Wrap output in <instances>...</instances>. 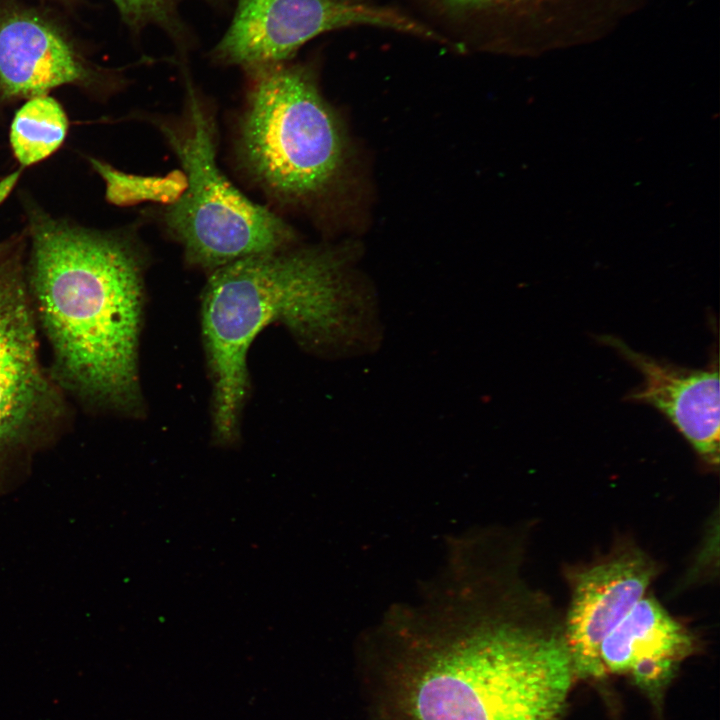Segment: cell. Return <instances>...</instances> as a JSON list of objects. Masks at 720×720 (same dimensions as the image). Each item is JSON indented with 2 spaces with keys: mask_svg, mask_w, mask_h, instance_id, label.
<instances>
[{
  "mask_svg": "<svg viewBox=\"0 0 720 720\" xmlns=\"http://www.w3.org/2000/svg\"><path fill=\"white\" fill-rule=\"evenodd\" d=\"M25 243L0 262V462L48 444L71 418L66 395L40 359Z\"/></svg>",
  "mask_w": 720,
  "mask_h": 720,
  "instance_id": "8992f818",
  "label": "cell"
},
{
  "mask_svg": "<svg viewBox=\"0 0 720 720\" xmlns=\"http://www.w3.org/2000/svg\"><path fill=\"white\" fill-rule=\"evenodd\" d=\"M92 78L93 71L53 23L19 7L0 10L1 97L30 99Z\"/></svg>",
  "mask_w": 720,
  "mask_h": 720,
  "instance_id": "30bf717a",
  "label": "cell"
},
{
  "mask_svg": "<svg viewBox=\"0 0 720 720\" xmlns=\"http://www.w3.org/2000/svg\"><path fill=\"white\" fill-rule=\"evenodd\" d=\"M654 569L640 554H623L575 577L564 643L574 675L591 677L598 646L645 596Z\"/></svg>",
  "mask_w": 720,
  "mask_h": 720,
  "instance_id": "8fae6325",
  "label": "cell"
},
{
  "mask_svg": "<svg viewBox=\"0 0 720 720\" xmlns=\"http://www.w3.org/2000/svg\"><path fill=\"white\" fill-rule=\"evenodd\" d=\"M29 237L26 282L52 378L87 412L137 414L143 285L135 242L40 211L30 215Z\"/></svg>",
  "mask_w": 720,
  "mask_h": 720,
  "instance_id": "7a4b0ae2",
  "label": "cell"
},
{
  "mask_svg": "<svg viewBox=\"0 0 720 720\" xmlns=\"http://www.w3.org/2000/svg\"><path fill=\"white\" fill-rule=\"evenodd\" d=\"M691 649L688 631L656 600L643 596L600 642L591 677L626 674L656 689Z\"/></svg>",
  "mask_w": 720,
  "mask_h": 720,
  "instance_id": "7c38bea8",
  "label": "cell"
},
{
  "mask_svg": "<svg viewBox=\"0 0 720 720\" xmlns=\"http://www.w3.org/2000/svg\"><path fill=\"white\" fill-rule=\"evenodd\" d=\"M489 48L537 54L598 40L633 0H433Z\"/></svg>",
  "mask_w": 720,
  "mask_h": 720,
  "instance_id": "ba28073f",
  "label": "cell"
},
{
  "mask_svg": "<svg viewBox=\"0 0 720 720\" xmlns=\"http://www.w3.org/2000/svg\"><path fill=\"white\" fill-rule=\"evenodd\" d=\"M124 23L135 33L154 27L173 42L183 56L192 47L194 35L183 20L180 6L186 0H112ZM223 7L229 0H200Z\"/></svg>",
  "mask_w": 720,
  "mask_h": 720,
  "instance_id": "5bb4252c",
  "label": "cell"
},
{
  "mask_svg": "<svg viewBox=\"0 0 720 720\" xmlns=\"http://www.w3.org/2000/svg\"><path fill=\"white\" fill-rule=\"evenodd\" d=\"M245 71L251 81L237 140L242 166L279 201L322 194L342 170L346 142L313 70L289 61Z\"/></svg>",
  "mask_w": 720,
  "mask_h": 720,
  "instance_id": "277c9868",
  "label": "cell"
},
{
  "mask_svg": "<svg viewBox=\"0 0 720 720\" xmlns=\"http://www.w3.org/2000/svg\"><path fill=\"white\" fill-rule=\"evenodd\" d=\"M183 129L161 126L185 171L184 192L164 213V222L187 259L207 268L287 248L294 232L280 217L241 193L217 166L214 124L192 83Z\"/></svg>",
  "mask_w": 720,
  "mask_h": 720,
  "instance_id": "5b68a950",
  "label": "cell"
},
{
  "mask_svg": "<svg viewBox=\"0 0 720 720\" xmlns=\"http://www.w3.org/2000/svg\"><path fill=\"white\" fill-rule=\"evenodd\" d=\"M68 119L61 105L48 95L32 97L16 112L10 143L15 158L27 167L53 154L63 143Z\"/></svg>",
  "mask_w": 720,
  "mask_h": 720,
  "instance_id": "4fadbf2b",
  "label": "cell"
},
{
  "mask_svg": "<svg viewBox=\"0 0 720 720\" xmlns=\"http://www.w3.org/2000/svg\"><path fill=\"white\" fill-rule=\"evenodd\" d=\"M274 322L311 348L344 356L369 351L380 333L376 298L350 279L339 250L283 248L216 268L203 294L202 330L217 444L237 439L248 387L247 352Z\"/></svg>",
  "mask_w": 720,
  "mask_h": 720,
  "instance_id": "3957f363",
  "label": "cell"
},
{
  "mask_svg": "<svg viewBox=\"0 0 720 720\" xmlns=\"http://www.w3.org/2000/svg\"><path fill=\"white\" fill-rule=\"evenodd\" d=\"M642 375L641 386L626 396L659 410L708 464L719 463V370L715 359L705 369H686L631 349L611 335L598 337Z\"/></svg>",
  "mask_w": 720,
  "mask_h": 720,
  "instance_id": "9c48e42d",
  "label": "cell"
},
{
  "mask_svg": "<svg viewBox=\"0 0 720 720\" xmlns=\"http://www.w3.org/2000/svg\"><path fill=\"white\" fill-rule=\"evenodd\" d=\"M356 26L448 42L403 11L368 0H237L231 22L210 57L217 64L244 70L289 62L315 37Z\"/></svg>",
  "mask_w": 720,
  "mask_h": 720,
  "instance_id": "52a82bcc",
  "label": "cell"
},
{
  "mask_svg": "<svg viewBox=\"0 0 720 720\" xmlns=\"http://www.w3.org/2000/svg\"><path fill=\"white\" fill-rule=\"evenodd\" d=\"M481 549L447 544L415 604L366 637L372 720H558L574 671L564 640L490 611Z\"/></svg>",
  "mask_w": 720,
  "mask_h": 720,
  "instance_id": "6da1fadb",
  "label": "cell"
},
{
  "mask_svg": "<svg viewBox=\"0 0 720 720\" xmlns=\"http://www.w3.org/2000/svg\"><path fill=\"white\" fill-rule=\"evenodd\" d=\"M25 239V236L18 234L7 240L0 241V262L9 257Z\"/></svg>",
  "mask_w": 720,
  "mask_h": 720,
  "instance_id": "9a60e30c",
  "label": "cell"
}]
</instances>
